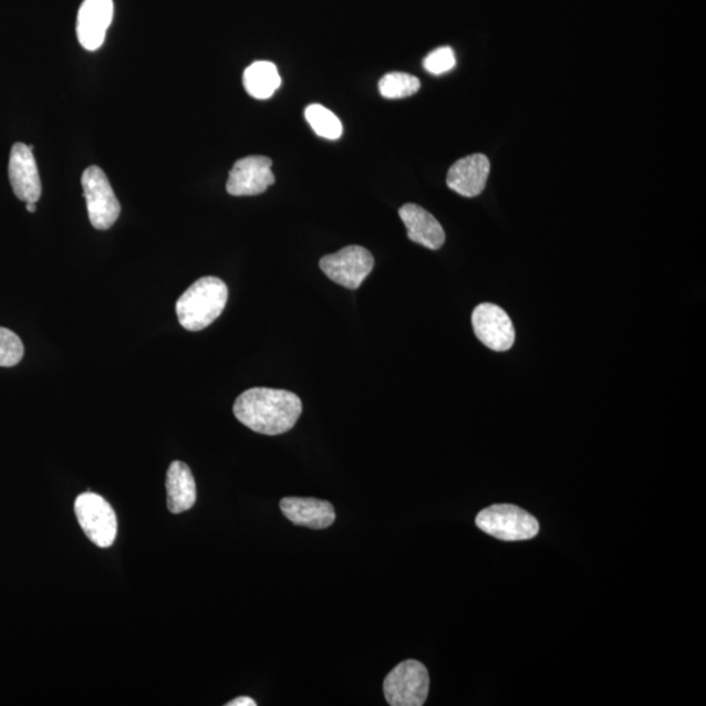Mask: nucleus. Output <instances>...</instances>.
<instances>
[{"label": "nucleus", "mask_w": 706, "mask_h": 706, "mask_svg": "<svg viewBox=\"0 0 706 706\" xmlns=\"http://www.w3.org/2000/svg\"><path fill=\"white\" fill-rule=\"evenodd\" d=\"M233 413L237 421L257 434L278 436L297 425L302 402L282 388L253 387L236 399Z\"/></svg>", "instance_id": "1"}, {"label": "nucleus", "mask_w": 706, "mask_h": 706, "mask_svg": "<svg viewBox=\"0 0 706 706\" xmlns=\"http://www.w3.org/2000/svg\"><path fill=\"white\" fill-rule=\"evenodd\" d=\"M228 287L219 278L206 277L187 288L178 299L176 312L179 323L187 331H200L210 326L225 312Z\"/></svg>", "instance_id": "2"}, {"label": "nucleus", "mask_w": 706, "mask_h": 706, "mask_svg": "<svg viewBox=\"0 0 706 706\" xmlns=\"http://www.w3.org/2000/svg\"><path fill=\"white\" fill-rule=\"evenodd\" d=\"M477 526L486 534L503 542H521L536 538L539 532V522L534 516L509 503L481 510L477 517Z\"/></svg>", "instance_id": "3"}, {"label": "nucleus", "mask_w": 706, "mask_h": 706, "mask_svg": "<svg viewBox=\"0 0 706 706\" xmlns=\"http://www.w3.org/2000/svg\"><path fill=\"white\" fill-rule=\"evenodd\" d=\"M428 694V669L419 661L402 662L384 681V695L392 706H422Z\"/></svg>", "instance_id": "4"}, {"label": "nucleus", "mask_w": 706, "mask_h": 706, "mask_svg": "<svg viewBox=\"0 0 706 706\" xmlns=\"http://www.w3.org/2000/svg\"><path fill=\"white\" fill-rule=\"evenodd\" d=\"M79 525L92 543L107 549L117 538L118 521L111 503L104 497L85 492L75 501Z\"/></svg>", "instance_id": "5"}, {"label": "nucleus", "mask_w": 706, "mask_h": 706, "mask_svg": "<svg viewBox=\"0 0 706 706\" xmlns=\"http://www.w3.org/2000/svg\"><path fill=\"white\" fill-rule=\"evenodd\" d=\"M82 185L93 228H112L120 218L121 205L104 170L92 165L83 173Z\"/></svg>", "instance_id": "6"}, {"label": "nucleus", "mask_w": 706, "mask_h": 706, "mask_svg": "<svg viewBox=\"0 0 706 706\" xmlns=\"http://www.w3.org/2000/svg\"><path fill=\"white\" fill-rule=\"evenodd\" d=\"M320 268L334 283L355 291L373 271L374 258L370 250L351 245L335 255L322 257Z\"/></svg>", "instance_id": "7"}, {"label": "nucleus", "mask_w": 706, "mask_h": 706, "mask_svg": "<svg viewBox=\"0 0 706 706\" xmlns=\"http://www.w3.org/2000/svg\"><path fill=\"white\" fill-rule=\"evenodd\" d=\"M474 333L478 340L496 352H506L513 347L516 331L513 322L503 309L485 302L474 309L471 316Z\"/></svg>", "instance_id": "8"}, {"label": "nucleus", "mask_w": 706, "mask_h": 706, "mask_svg": "<svg viewBox=\"0 0 706 706\" xmlns=\"http://www.w3.org/2000/svg\"><path fill=\"white\" fill-rule=\"evenodd\" d=\"M272 160L266 156H248L236 162L229 173L227 191L233 197H253L276 184Z\"/></svg>", "instance_id": "9"}, {"label": "nucleus", "mask_w": 706, "mask_h": 706, "mask_svg": "<svg viewBox=\"0 0 706 706\" xmlns=\"http://www.w3.org/2000/svg\"><path fill=\"white\" fill-rule=\"evenodd\" d=\"M33 146L24 143L13 144L10 155L9 176L14 196L20 200L38 204L42 186L38 163L33 156Z\"/></svg>", "instance_id": "10"}, {"label": "nucleus", "mask_w": 706, "mask_h": 706, "mask_svg": "<svg viewBox=\"0 0 706 706\" xmlns=\"http://www.w3.org/2000/svg\"><path fill=\"white\" fill-rule=\"evenodd\" d=\"M113 13V0H84L77 12L76 33L85 50L96 52L103 46Z\"/></svg>", "instance_id": "11"}, {"label": "nucleus", "mask_w": 706, "mask_h": 706, "mask_svg": "<svg viewBox=\"0 0 706 706\" xmlns=\"http://www.w3.org/2000/svg\"><path fill=\"white\" fill-rule=\"evenodd\" d=\"M491 172V163L481 154H474L454 163L446 177L450 190L459 196L474 198L480 196Z\"/></svg>", "instance_id": "12"}, {"label": "nucleus", "mask_w": 706, "mask_h": 706, "mask_svg": "<svg viewBox=\"0 0 706 706\" xmlns=\"http://www.w3.org/2000/svg\"><path fill=\"white\" fill-rule=\"evenodd\" d=\"M280 509L292 523L313 530L328 529L335 522L334 507L325 500L285 497Z\"/></svg>", "instance_id": "13"}, {"label": "nucleus", "mask_w": 706, "mask_h": 706, "mask_svg": "<svg viewBox=\"0 0 706 706\" xmlns=\"http://www.w3.org/2000/svg\"><path fill=\"white\" fill-rule=\"evenodd\" d=\"M399 216L407 228L408 239L423 245L424 248L438 250L444 247V228L434 215L423 207L407 204L399 208Z\"/></svg>", "instance_id": "14"}, {"label": "nucleus", "mask_w": 706, "mask_h": 706, "mask_svg": "<svg viewBox=\"0 0 706 706\" xmlns=\"http://www.w3.org/2000/svg\"><path fill=\"white\" fill-rule=\"evenodd\" d=\"M165 487H167L168 509L173 515L190 510L197 501L196 479L193 477L190 467L179 460L170 464Z\"/></svg>", "instance_id": "15"}, {"label": "nucleus", "mask_w": 706, "mask_h": 706, "mask_svg": "<svg viewBox=\"0 0 706 706\" xmlns=\"http://www.w3.org/2000/svg\"><path fill=\"white\" fill-rule=\"evenodd\" d=\"M282 84L276 64L271 62H256L243 74V86L251 97L257 100L270 98Z\"/></svg>", "instance_id": "16"}, {"label": "nucleus", "mask_w": 706, "mask_h": 706, "mask_svg": "<svg viewBox=\"0 0 706 706\" xmlns=\"http://www.w3.org/2000/svg\"><path fill=\"white\" fill-rule=\"evenodd\" d=\"M305 118L315 134L322 136V138L330 141L341 138L343 133L342 122L333 112L329 111L328 107L319 104L308 106Z\"/></svg>", "instance_id": "17"}, {"label": "nucleus", "mask_w": 706, "mask_h": 706, "mask_svg": "<svg viewBox=\"0 0 706 706\" xmlns=\"http://www.w3.org/2000/svg\"><path fill=\"white\" fill-rule=\"evenodd\" d=\"M378 89L382 97L388 100L405 98L421 90V81L405 72H391L381 79Z\"/></svg>", "instance_id": "18"}, {"label": "nucleus", "mask_w": 706, "mask_h": 706, "mask_svg": "<svg viewBox=\"0 0 706 706\" xmlns=\"http://www.w3.org/2000/svg\"><path fill=\"white\" fill-rule=\"evenodd\" d=\"M24 356V345L11 330L0 328V366L18 365Z\"/></svg>", "instance_id": "19"}, {"label": "nucleus", "mask_w": 706, "mask_h": 706, "mask_svg": "<svg viewBox=\"0 0 706 706\" xmlns=\"http://www.w3.org/2000/svg\"><path fill=\"white\" fill-rule=\"evenodd\" d=\"M456 55L448 46L438 48L424 60V69L432 75H443L456 68Z\"/></svg>", "instance_id": "20"}, {"label": "nucleus", "mask_w": 706, "mask_h": 706, "mask_svg": "<svg viewBox=\"0 0 706 706\" xmlns=\"http://www.w3.org/2000/svg\"><path fill=\"white\" fill-rule=\"evenodd\" d=\"M227 706H257L253 698L241 696L235 698V700L227 703Z\"/></svg>", "instance_id": "21"}, {"label": "nucleus", "mask_w": 706, "mask_h": 706, "mask_svg": "<svg viewBox=\"0 0 706 706\" xmlns=\"http://www.w3.org/2000/svg\"><path fill=\"white\" fill-rule=\"evenodd\" d=\"M35 210H38V207H35V204H32V201H28L27 211L33 214L35 212Z\"/></svg>", "instance_id": "22"}]
</instances>
